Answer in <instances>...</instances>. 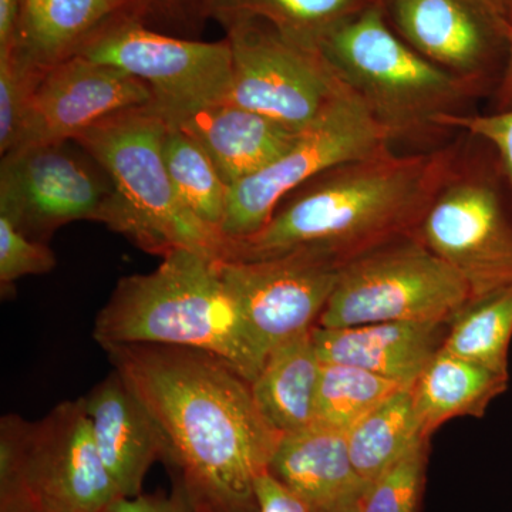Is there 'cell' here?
Masks as SVG:
<instances>
[{
  "label": "cell",
  "mask_w": 512,
  "mask_h": 512,
  "mask_svg": "<svg viewBox=\"0 0 512 512\" xmlns=\"http://www.w3.org/2000/svg\"><path fill=\"white\" fill-rule=\"evenodd\" d=\"M114 369L153 414L198 512H258L256 480L284 434L251 383L220 357L175 346H109Z\"/></svg>",
  "instance_id": "cell-1"
},
{
  "label": "cell",
  "mask_w": 512,
  "mask_h": 512,
  "mask_svg": "<svg viewBox=\"0 0 512 512\" xmlns=\"http://www.w3.org/2000/svg\"><path fill=\"white\" fill-rule=\"evenodd\" d=\"M464 138L433 150L393 148L336 164L286 195L261 231L228 242L225 261H258L305 251L339 269L416 237Z\"/></svg>",
  "instance_id": "cell-2"
},
{
  "label": "cell",
  "mask_w": 512,
  "mask_h": 512,
  "mask_svg": "<svg viewBox=\"0 0 512 512\" xmlns=\"http://www.w3.org/2000/svg\"><path fill=\"white\" fill-rule=\"evenodd\" d=\"M94 339L175 346L220 357L249 383L266 357L220 271V259L178 249L153 272L120 279L97 315Z\"/></svg>",
  "instance_id": "cell-3"
},
{
  "label": "cell",
  "mask_w": 512,
  "mask_h": 512,
  "mask_svg": "<svg viewBox=\"0 0 512 512\" xmlns=\"http://www.w3.org/2000/svg\"><path fill=\"white\" fill-rule=\"evenodd\" d=\"M319 52L389 133L393 144L441 143L448 117L470 113L480 94L420 56L394 32L377 0L336 26Z\"/></svg>",
  "instance_id": "cell-4"
},
{
  "label": "cell",
  "mask_w": 512,
  "mask_h": 512,
  "mask_svg": "<svg viewBox=\"0 0 512 512\" xmlns=\"http://www.w3.org/2000/svg\"><path fill=\"white\" fill-rule=\"evenodd\" d=\"M168 121L153 103L106 117L74 138L116 187L113 231L161 258L178 251L224 259L227 242L185 208L163 156Z\"/></svg>",
  "instance_id": "cell-5"
},
{
  "label": "cell",
  "mask_w": 512,
  "mask_h": 512,
  "mask_svg": "<svg viewBox=\"0 0 512 512\" xmlns=\"http://www.w3.org/2000/svg\"><path fill=\"white\" fill-rule=\"evenodd\" d=\"M416 237L466 281L473 301L512 286L511 195L483 140L464 134Z\"/></svg>",
  "instance_id": "cell-6"
},
{
  "label": "cell",
  "mask_w": 512,
  "mask_h": 512,
  "mask_svg": "<svg viewBox=\"0 0 512 512\" xmlns=\"http://www.w3.org/2000/svg\"><path fill=\"white\" fill-rule=\"evenodd\" d=\"M0 485L52 512H107L123 497L94 441L84 400L55 407L39 423L2 420Z\"/></svg>",
  "instance_id": "cell-7"
},
{
  "label": "cell",
  "mask_w": 512,
  "mask_h": 512,
  "mask_svg": "<svg viewBox=\"0 0 512 512\" xmlns=\"http://www.w3.org/2000/svg\"><path fill=\"white\" fill-rule=\"evenodd\" d=\"M473 301L463 278L419 238L370 252L340 269L319 328L382 322L444 323Z\"/></svg>",
  "instance_id": "cell-8"
},
{
  "label": "cell",
  "mask_w": 512,
  "mask_h": 512,
  "mask_svg": "<svg viewBox=\"0 0 512 512\" xmlns=\"http://www.w3.org/2000/svg\"><path fill=\"white\" fill-rule=\"evenodd\" d=\"M221 25L232 53L224 103L302 131L348 93L319 50L296 45L265 20L238 16Z\"/></svg>",
  "instance_id": "cell-9"
},
{
  "label": "cell",
  "mask_w": 512,
  "mask_h": 512,
  "mask_svg": "<svg viewBox=\"0 0 512 512\" xmlns=\"http://www.w3.org/2000/svg\"><path fill=\"white\" fill-rule=\"evenodd\" d=\"M136 77L153 94V106L168 123L224 103L232 77L227 37L201 42L168 35L136 15L121 16L99 30L79 55Z\"/></svg>",
  "instance_id": "cell-10"
},
{
  "label": "cell",
  "mask_w": 512,
  "mask_h": 512,
  "mask_svg": "<svg viewBox=\"0 0 512 512\" xmlns=\"http://www.w3.org/2000/svg\"><path fill=\"white\" fill-rule=\"evenodd\" d=\"M0 215L46 242L76 221L113 229L119 198L110 175L76 141L10 151L0 164Z\"/></svg>",
  "instance_id": "cell-11"
},
{
  "label": "cell",
  "mask_w": 512,
  "mask_h": 512,
  "mask_svg": "<svg viewBox=\"0 0 512 512\" xmlns=\"http://www.w3.org/2000/svg\"><path fill=\"white\" fill-rule=\"evenodd\" d=\"M392 146L389 133L348 90L325 116L302 131L284 156L229 187L222 238L228 244L252 237L268 224L286 195L316 174Z\"/></svg>",
  "instance_id": "cell-12"
},
{
  "label": "cell",
  "mask_w": 512,
  "mask_h": 512,
  "mask_svg": "<svg viewBox=\"0 0 512 512\" xmlns=\"http://www.w3.org/2000/svg\"><path fill=\"white\" fill-rule=\"evenodd\" d=\"M394 32L420 56L473 87L495 92L511 25L491 0H380Z\"/></svg>",
  "instance_id": "cell-13"
},
{
  "label": "cell",
  "mask_w": 512,
  "mask_h": 512,
  "mask_svg": "<svg viewBox=\"0 0 512 512\" xmlns=\"http://www.w3.org/2000/svg\"><path fill=\"white\" fill-rule=\"evenodd\" d=\"M220 271L265 357L318 325L340 274L338 266L305 251L258 261L220 259Z\"/></svg>",
  "instance_id": "cell-14"
},
{
  "label": "cell",
  "mask_w": 512,
  "mask_h": 512,
  "mask_svg": "<svg viewBox=\"0 0 512 512\" xmlns=\"http://www.w3.org/2000/svg\"><path fill=\"white\" fill-rule=\"evenodd\" d=\"M151 103L146 84L124 70L70 57L43 73L12 151L73 141L106 117Z\"/></svg>",
  "instance_id": "cell-15"
},
{
  "label": "cell",
  "mask_w": 512,
  "mask_h": 512,
  "mask_svg": "<svg viewBox=\"0 0 512 512\" xmlns=\"http://www.w3.org/2000/svg\"><path fill=\"white\" fill-rule=\"evenodd\" d=\"M94 441L123 497H137L167 444L153 414L116 369L84 397Z\"/></svg>",
  "instance_id": "cell-16"
},
{
  "label": "cell",
  "mask_w": 512,
  "mask_h": 512,
  "mask_svg": "<svg viewBox=\"0 0 512 512\" xmlns=\"http://www.w3.org/2000/svg\"><path fill=\"white\" fill-rule=\"evenodd\" d=\"M447 329L444 323L423 322L315 326L313 339L320 362L359 367L410 389L443 346Z\"/></svg>",
  "instance_id": "cell-17"
},
{
  "label": "cell",
  "mask_w": 512,
  "mask_h": 512,
  "mask_svg": "<svg viewBox=\"0 0 512 512\" xmlns=\"http://www.w3.org/2000/svg\"><path fill=\"white\" fill-rule=\"evenodd\" d=\"M171 124L200 144L229 187L284 156L303 131L228 103L205 107Z\"/></svg>",
  "instance_id": "cell-18"
},
{
  "label": "cell",
  "mask_w": 512,
  "mask_h": 512,
  "mask_svg": "<svg viewBox=\"0 0 512 512\" xmlns=\"http://www.w3.org/2000/svg\"><path fill=\"white\" fill-rule=\"evenodd\" d=\"M269 473L313 512L328 510L367 487L350 460L346 431L316 423L282 436Z\"/></svg>",
  "instance_id": "cell-19"
},
{
  "label": "cell",
  "mask_w": 512,
  "mask_h": 512,
  "mask_svg": "<svg viewBox=\"0 0 512 512\" xmlns=\"http://www.w3.org/2000/svg\"><path fill=\"white\" fill-rule=\"evenodd\" d=\"M126 15L137 16L133 0H20L16 49L39 66H55Z\"/></svg>",
  "instance_id": "cell-20"
},
{
  "label": "cell",
  "mask_w": 512,
  "mask_h": 512,
  "mask_svg": "<svg viewBox=\"0 0 512 512\" xmlns=\"http://www.w3.org/2000/svg\"><path fill=\"white\" fill-rule=\"evenodd\" d=\"M501 375L441 348L412 387L421 433L430 437L457 417H483L494 399L508 389Z\"/></svg>",
  "instance_id": "cell-21"
},
{
  "label": "cell",
  "mask_w": 512,
  "mask_h": 512,
  "mask_svg": "<svg viewBox=\"0 0 512 512\" xmlns=\"http://www.w3.org/2000/svg\"><path fill=\"white\" fill-rule=\"evenodd\" d=\"M320 362L313 329L271 350L251 383L265 419L279 433L305 429L315 423Z\"/></svg>",
  "instance_id": "cell-22"
},
{
  "label": "cell",
  "mask_w": 512,
  "mask_h": 512,
  "mask_svg": "<svg viewBox=\"0 0 512 512\" xmlns=\"http://www.w3.org/2000/svg\"><path fill=\"white\" fill-rule=\"evenodd\" d=\"M350 460L365 484L375 481L424 436L412 387L393 394L346 431Z\"/></svg>",
  "instance_id": "cell-23"
},
{
  "label": "cell",
  "mask_w": 512,
  "mask_h": 512,
  "mask_svg": "<svg viewBox=\"0 0 512 512\" xmlns=\"http://www.w3.org/2000/svg\"><path fill=\"white\" fill-rule=\"evenodd\" d=\"M377 0H210L211 19L238 16L265 20L296 45L319 50L336 26Z\"/></svg>",
  "instance_id": "cell-24"
},
{
  "label": "cell",
  "mask_w": 512,
  "mask_h": 512,
  "mask_svg": "<svg viewBox=\"0 0 512 512\" xmlns=\"http://www.w3.org/2000/svg\"><path fill=\"white\" fill-rule=\"evenodd\" d=\"M163 156L171 183L185 208L205 227L221 235L229 185L211 158L183 128L171 123L164 133Z\"/></svg>",
  "instance_id": "cell-25"
},
{
  "label": "cell",
  "mask_w": 512,
  "mask_h": 512,
  "mask_svg": "<svg viewBox=\"0 0 512 512\" xmlns=\"http://www.w3.org/2000/svg\"><path fill=\"white\" fill-rule=\"evenodd\" d=\"M512 286L468 303L448 325L443 348L501 375H510Z\"/></svg>",
  "instance_id": "cell-26"
},
{
  "label": "cell",
  "mask_w": 512,
  "mask_h": 512,
  "mask_svg": "<svg viewBox=\"0 0 512 512\" xmlns=\"http://www.w3.org/2000/svg\"><path fill=\"white\" fill-rule=\"evenodd\" d=\"M407 389L359 367L322 363L315 403V423L348 431L387 399Z\"/></svg>",
  "instance_id": "cell-27"
},
{
  "label": "cell",
  "mask_w": 512,
  "mask_h": 512,
  "mask_svg": "<svg viewBox=\"0 0 512 512\" xmlns=\"http://www.w3.org/2000/svg\"><path fill=\"white\" fill-rule=\"evenodd\" d=\"M430 437H421L392 467L367 484L362 512H420Z\"/></svg>",
  "instance_id": "cell-28"
},
{
  "label": "cell",
  "mask_w": 512,
  "mask_h": 512,
  "mask_svg": "<svg viewBox=\"0 0 512 512\" xmlns=\"http://www.w3.org/2000/svg\"><path fill=\"white\" fill-rule=\"evenodd\" d=\"M46 69L23 56L16 47L0 53V156L10 153L18 144Z\"/></svg>",
  "instance_id": "cell-29"
},
{
  "label": "cell",
  "mask_w": 512,
  "mask_h": 512,
  "mask_svg": "<svg viewBox=\"0 0 512 512\" xmlns=\"http://www.w3.org/2000/svg\"><path fill=\"white\" fill-rule=\"evenodd\" d=\"M56 266V256L46 242L26 237L0 215V286L2 293L19 279L45 275Z\"/></svg>",
  "instance_id": "cell-30"
},
{
  "label": "cell",
  "mask_w": 512,
  "mask_h": 512,
  "mask_svg": "<svg viewBox=\"0 0 512 512\" xmlns=\"http://www.w3.org/2000/svg\"><path fill=\"white\" fill-rule=\"evenodd\" d=\"M137 16L158 32L198 35L211 19L210 0H133Z\"/></svg>",
  "instance_id": "cell-31"
},
{
  "label": "cell",
  "mask_w": 512,
  "mask_h": 512,
  "mask_svg": "<svg viewBox=\"0 0 512 512\" xmlns=\"http://www.w3.org/2000/svg\"><path fill=\"white\" fill-rule=\"evenodd\" d=\"M444 127L450 133L461 131L468 136L480 138L493 148L512 201V107L487 114L467 113L448 117L444 120Z\"/></svg>",
  "instance_id": "cell-32"
},
{
  "label": "cell",
  "mask_w": 512,
  "mask_h": 512,
  "mask_svg": "<svg viewBox=\"0 0 512 512\" xmlns=\"http://www.w3.org/2000/svg\"><path fill=\"white\" fill-rule=\"evenodd\" d=\"M107 512H198L192 503L190 494L184 484H178L173 494L137 495V497H120L110 505Z\"/></svg>",
  "instance_id": "cell-33"
},
{
  "label": "cell",
  "mask_w": 512,
  "mask_h": 512,
  "mask_svg": "<svg viewBox=\"0 0 512 512\" xmlns=\"http://www.w3.org/2000/svg\"><path fill=\"white\" fill-rule=\"evenodd\" d=\"M255 495L258 512H313L305 501L279 483L269 471L256 480Z\"/></svg>",
  "instance_id": "cell-34"
},
{
  "label": "cell",
  "mask_w": 512,
  "mask_h": 512,
  "mask_svg": "<svg viewBox=\"0 0 512 512\" xmlns=\"http://www.w3.org/2000/svg\"><path fill=\"white\" fill-rule=\"evenodd\" d=\"M20 0H0V53L18 46Z\"/></svg>",
  "instance_id": "cell-35"
},
{
  "label": "cell",
  "mask_w": 512,
  "mask_h": 512,
  "mask_svg": "<svg viewBox=\"0 0 512 512\" xmlns=\"http://www.w3.org/2000/svg\"><path fill=\"white\" fill-rule=\"evenodd\" d=\"M494 111H504L512 107V25L508 33L507 62L503 76L494 92Z\"/></svg>",
  "instance_id": "cell-36"
},
{
  "label": "cell",
  "mask_w": 512,
  "mask_h": 512,
  "mask_svg": "<svg viewBox=\"0 0 512 512\" xmlns=\"http://www.w3.org/2000/svg\"><path fill=\"white\" fill-rule=\"evenodd\" d=\"M0 512H52L37 507L35 503L20 490L0 487Z\"/></svg>",
  "instance_id": "cell-37"
},
{
  "label": "cell",
  "mask_w": 512,
  "mask_h": 512,
  "mask_svg": "<svg viewBox=\"0 0 512 512\" xmlns=\"http://www.w3.org/2000/svg\"><path fill=\"white\" fill-rule=\"evenodd\" d=\"M363 493H365V491H362V493L356 495H352V497L340 501V503L333 505V507L328 508V510H323L320 512H362V510H360V501H362Z\"/></svg>",
  "instance_id": "cell-38"
},
{
  "label": "cell",
  "mask_w": 512,
  "mask_h": 512,
  "mask_svg": "<svg viewBox=\"0 0 512 512\" xmlns=\"http://www.w3.org/2000/svg\"><path fill=\"white\" fill-rule=\"evenodd\" d=\"M498 12L512 25V0H491Z\"/></svg>",
  "instance_id": "cell-39"
}]
</instances>
